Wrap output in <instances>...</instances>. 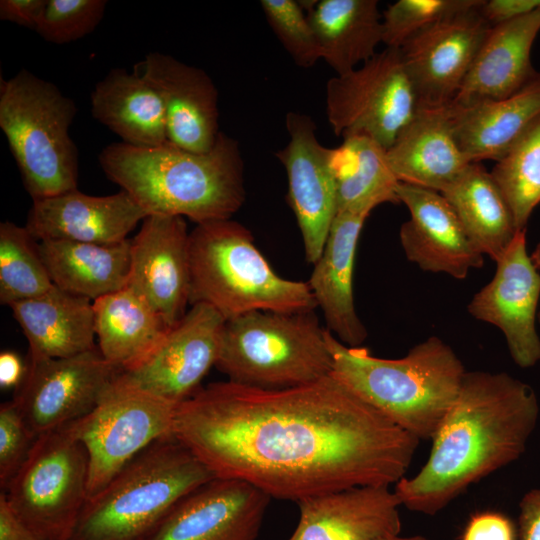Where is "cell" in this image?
<instances>
[{
  "instance_id": "cell-1",
  "label": "cell",
  "mask_w": 540,
  "mask_h": 540,
  "mask_svg": "<svg viewBox=\"0 0 540 540\" xmlns=\"http://www.w3.org/2000/svg\"><path fill=\"white\" fill-rule=\"evenodd\" d=\"M173 437L215 477L296 503L396 484L419 444L332 375L285 389L211 383L177 406Z\"/></svg>"
},
{
  "instance_id": "cell-2",
  "label": "cell",
  "mask_w": 540,
  "mask_h": 540,
  "mask_svg": "<svg viewBox=\"0 0 540 540\" xmlns=\"http://www.w3.org/2000/svg\"><path fill=\"white\" fill-rule=\"evenodd\" d=\"M537 396L506 372L467 371L425 464L394 488L412 512L435 515L470 485L517 460L536 427Z\"/></svg>"
},
{
  "instance_id": "cell-3",
  "label": "cell",
  "mask_w": 540,
  "mask_h": 540,
  "mask_svg": "<svg viewBox=\"0 0 540 540\" xmlns=\"http://www.w3.org/2000/svg\"><path fill=\"white\" fill-rule=\"evenodd\" d=\"M98 160L107 178L149 215L181 216L200 224L231 219L245 201L239 143L224 132L205 153L168 141L156 147L117 142L106 146Z\"/></svg>"
},
{
  "instance_id": "cell-4",
  "label": "cell",
  "mask_w": 540,
  "mask_h": 540,
  "mask_svg": "<svg viewBox=\"0 0 540 540\" xmlns=\"http://www.w3.org/2000/svg\"><path fill=\"white\" fill-rule=\"evenodd\" d=\"M326 342L331 375L419 441L432 439L467 372L454 350L437 336L397 359L347 346L327 329Z\"/></svg>"
},
{
  "instance_id": "cell-5",
  "label": "cell",
  "mask_w": 540,
  "mask_h": 540,
  "mask_svg": "<svg viewBox=\"0 0 540 540\" xmlns=\"http://www.w3.org/2000/svg\"><path fill=\"white\" fill-rule=\"evenodd\" d=\"M189 260V304H207L225 321L253 311L317 308L308 283L278 275L252 233L231 219L197 224L189 235Z\"/></svg>"
},
{
  "instance_id": "cell-6",
  "label": "cell",
  "mask_w": 540,
  "mask_h": 540,
  "mask_svg": "<svg viewBox=\"0 0 540 540\" xmlns=\"http://www.w3.org/2000/svg\"><path fill=\"white\" fill-rule=\"evenodd\" d=\"M214 478L174 437L158 440L87 499L69 540H144L180 500Z\"/></svg>"
},
{
  "instance_id": "cell-7",
  "label": "cell",
  "mask_w": 540,
  "mask_h": 540,
  "mask_svg": "<svg viewBox=\"0 0 540 540\" xmlns=\"http://www.w3.org/2000/svg\"><path fill=\"white\" fill-rule=\"evenodd\" d=\"M215 366L241 385L285 389L330 376L332 357L314 311H253L225 321Z\"/></svg>"
},
{
  "instance_id": "cell-8",
  "label": "cell",
  "mask_w": 540,
  "mask_h": 540,
  "mask_svg": "<svg viewBox=\"0 0 540 540\" xmlns=\"http://www.w3.org/2000/svg\"><path fill=\"white\" fill-rule=\"evenodd\" d=\"M71 98L26 69L0 81V128L33 200L77 189L78 149L69 135Z\"/></svg>"
},
{
  "instance_id": "cell-9",
  "label": "cell",
  "mask_w": 540,
  "mask_h": 540,
  "mask_svg": "<svg viewBox=\"0 0 540 540\" xmlns=\"http://www.w3.org/2000/svg\"><path fill=\"white\" fill-rule=\"evenodd\" d=\"M89 459L69 423L39 435L4 489L41 540H69L88 499Z\"/></svg>"
},
{
  "instance_id": "cell-10",
  "label": "cell",
  "mask_w": 540,
  "mask_h": 540,
  "mask_svg": "<svg viewBox=\"0 0 540 540\" xmlns=\"http://www.w3.org/2000/svg\"><path fill=\"white\" fill-rule=\"evenodd\" d=\"M328 122L337 136H366L389 149L411 121L418 101L400 49L386 47L326 84Z\"/></svg>"
},
{
  "instance_id": "cell-11",
  "label": "cell",
  "mask_w": 540,
  "mask_h": 540,
  "mask_svg": "<svg viewBox=\"0 0 540 540\" xmlns=\"http://www.w3.org/2000/svg\"><path fill=\"white\" fill-rule=\"evenodd\" d=\"M176 408L113 380L90 413L69 423L88 454V498L148 446L173 437Z\"/></svg>"
},
{
  "instance_id": "cell-12",
  "label": "cell",
  "mask_w": 540,
  "mask_h": 540,
  "mask_svg": "<svg viewBox=\"0 0 540 540\" xmlns=\"http://www.w3.org/2000/svg\"><path fill=\"white\" fill-rule=\"evenodd\" d=\"M224 323L213 307L191 305L148 356L120 371L114 381L178 406L201 388L215 366Z\"/></svg>"
},
{
  "instance_id": "cell-13",
  "label": "cell",
  "mask_w": 540,
  "mask_h": 540,
  "mask_svg": "<svg viewBox=\"0 0 540 540\" xmlns=\"http://www.w3.org/2000/svg\"><path fill=\"white\" fill-rule=\"evenodd\" d=\"M119 372L96 348L65 358L29 359L12 401L37 438L90 413Z\"/></svg>"
},
{
  "instance_id": "cell-14",
  "label": "cell",
  "mask_w": 540,
  "mask_h": 540,
  "mask_svg": "<svg viewBox=\"0 0 540 540\" xmlns=\"http://www.w3.org/2000/svg\"><path fill=\"white\" fill-rule=\"evenodd\" d=\"M289 142L276 153L286 170L288 198L301 233L305 257H320L337 214L335 148L323 146L308 115H286Z\"/></svg>"
},
{
  "instance_id": "cell-15",
  "label": "cell",
  "mask_w": 540,
  "mask_h": 540,
  "mask_svg": "<svg viewBox=\"0 0 540 540\" xmlns=\"http://www.w3.org/2000/svg\"><path fill=\"white\" fill-rule=\"evenodd\" d=\"M495 263L492 279L472 297L467 310L503 333L517 366L532 367L540 361V273L527 252L526 229L517 232Z\"/></svg>"
},
{
  "instance_id": "cell-16",
  "label": "cell",
  "mask_w": 540,
  "mask_h": 540,
  "mask_svg": "<svg viewBox=\"0 0 540 540\" xmlns=\"http://www.w3.org/2000/svg\"><path fill=\"white\" fill-rule=\"evenodd\" d=\"M482 3L446 18L400 48L418 107H445L455 99L492 26L480 12Z\"/></svg>"
},
{
  "instance_id": "cell-17",
  "label": "cell",
  "mask_w": 540,
  "mask_h": 540,
  "mask_svg": "<svg viewBox=\"0 0 540 540\" xmlns=\"http://www.w3.org/2000/svg\"><path fill=\"white\" fill-rule=\"evenodd\" d=\"M270 497L216 477L180 500L144 540H256Z\"/></svg>"
},
{
  "instance_id": "cell-18",
  "label": "cell",
  "mask_w": 540,
  "mask_h": 540,
  "mask_svg": "<svg viewBox=\"0 0 540 540\" xmlns=\"http://www.w3.org/2000/svg\"><path fill=\"white\" fill-rule=\"evenodd\" d=\"M189 235L184 217L152 214L131 239L127 286L143 295L170 328L189 304Z\"/></svg>"
},
{
  "instance_id": "cell-19",
  "label": "cell",
  "mask_w": 540,
  "mask_h": 540,
  "mask_svg": "<svg viewBox=\"0 0 540 540\" xmlns=\"http://www.w3.org/2000/svg\"><path fill=\"white\" fill-rule=\"evenodd\" d=\"M397 196L410 213L399 231L406 258L421 270L463 280L480 269L484 255L465 232L454 210L438 191L399 183Z\"/></svg>"
},
{
  "instance_id": "cell-20",
  "label": "cell",
  "mask_w": 540,
  "mask_h": 540,
  "mask_svg": "<svg viewBox=\"0 0 540 540\" xmlns=\"http://www.w3.org/2000/svg\"><path fill=\"white\" fill-rule=\"evenodd\" d=\"M134 69L162 99L168 142L195 153L210 151L221 132L218 91L210 76L160 52L148 53Z\"/></svg>"
},
{
  "instance_id": "cell-21",
  "label": "cell",
  "mask_w": 540,
  "mask_h": 540,
  "mask_svg": "<svg viewBox=\"0 0 540 540\" xmlns=\"http://www.w3.org/2000/svg\"><path fill=\"white\" fill-rule=\"evenodd\" d=\"M299 521L287 540H392L400 535V500L390 486H360L297 502Z\"/></svg>"
},
{
  "instance_id": "cell-22",
  "label": "cell",
  "mask_w": 540,
  "mask_h": 540,
  "mask_svg": "<svg viewBox=\"0 0 540 540\" xmlns=\"http://www.w3.org/2000/svg\"><path fill=\"white\" fill-rule=\"evenodd\" d=\"M149 214L126 191L106 196L84 194L78 189L33 200L26 229L36 241L68 240L117 244Z\"/></svg>"
},
{
  "instance_id": "cell-23",
  "label": "cell",
  "mask_w": 540,
  "mask_h": 540,
  "mask_svg": "<svg viewBox=\"0 0 540 540\" xmlns=\"http://www.w3.org/2000/svg\"><path fill=\"white\" fill-rule=\"evenodd\" d=\"M369 216L365 212H338L307 282L327 330L340 342L359 347L367 338L353 296V271L357 244Z\"/></svg>"
},
{
  "instance_id": "cell-24",
  "label": "cell",
  "mask_w": 540,
  "mask_h": 540,
  "mask_svg": "<svg viewBox=\"0 0 540 540\" xmlns=\"http://www.w3.org/2000/svg\"><path fill=\"white\" fill-rule=\"evenodd\" d=\"M540 32V10L492 25L455 99L454 106L504 99L539 73L531 49Z\"/></svg>"
},
{
  "instance_id": "cell-25",
  "label": "cell",
  "mask_w": 540,
  "mask_h": 540,
  "mask_svg": "<svg viewBox=\"0 0 540 540\" xmlns=\"http://www.w3.org/2000/svg\"><path fill=\"white\" fill-rule=\"evenodd\" d=\"M389 166L400 183L442 192L471 163L455 138L450 105L418 107L386 150Z\"/></svg>"
},
{
  "instance_id": "cell-26",
  "label": "cell",
  "mask_w": 540,
  "mask_h": 540,
  "mask_svg": "<svg viewBox=\"0 0 540 540\" xmlns=\"http://www.w3.org/2000/svg\"><path fill=\"white\" fill-rule=\"evenodd\" d=\"M29 344V359L65 358L95 349L93 301L55 285L9 306Z\"/></svg>"
},
{
  "instance_id": "cell-27",
  "label": "cell",
  "mask_w": 540,
  "mask_h": 540,
  "mask_svg": "<svg viewBox=\"0 0 540 540\" xmlns=\"http://www.w3.org/2000/svg\"><path fill=\"white\" fill-rule=\"evenodd\" d=\"M455 138L471 163L499 160L540 116V72L500 100L459 107L450 104Z\"/></svg>"
},
{
  "instance_id": "cell-28",
  "label": "cell",
  "mask_w": 540,
  "mask_h": 540,
  "mask_svg": "<svg viewBox=\"0 0 540 540\" xmlns=\"http://www.w3.org/2000/svg\"><path fill=\"white\" fill-rule=\"evenodd\" d=\"M90 103L92 116L123 143L156 147L168 141L162 99L136 69H111L95 85Z\"/></svg>"
},
{
  "instance_id": "cell-29",
  "label": "cell",
  "mask_w": 540,
  "mask_h": 540,
  "mask_svg": "<svg viewBox=\"0 0 540 540\" xmlns=\"http://www.w3.org/2000/svg\"><path fill=\"white\" fill-rule=\"evenodd\" d=\"M38 248L53 285L68 293L95 301L128 285L131 239L110 245L42 240Z\"/></svg>"
},
{
  "instance_id": "cell-30",
  "label": "cell",
  "mask_w": 540,
  "mask_h": 540,
  "mask_svg": "<svg viewBox=\"0 0 540 540\" xmlns=\"http://www.w3.org/2000/svg\"><path fill=\"white\" fill-rule=\"evenodd\" d=\"M95 334L103 358L119 371L148 356L170 327L133 288H125L93 301Z\"/></svg>"
},
{
  "instance_id": "cell-31",
  "label": "cell",
  "mask_w": 540,
  "mask_h": 540,
  "mask_svg": "<svg viewBox=\"0 0 540 540\" xmlns=\"http://www.w3.org/2000/svg\"><path fill=\"white\" fill-rule=\"evenodd\" d=\"M307 17L321 59L336 75L367 62L382 43V15L376 0H321L311 5Z\"/></svg>"
},
{
  "instance_id": "cell-32",
  "label": "cell",
  "mask_w": 540,
  "mask_h": 540,
  "mask_svg": "<svg viewBox=\"0 0 540 540\" xmlns=\"http://www.w3.org/2000/svg\"><path fill=\"white\" fill-rule=\"evenodd\" d=\"M470 240L494 262L519 231L499 187L480 163L467 168L442 192Z\"/></svg>"
},
{
  "instance_id": "cell-33",
  "label": "cell",
  "mask_w": 540,
  "mask_h": 540,
  "mask_svg": "<svg viewBox=\"0 0 540 540\" xmlns=\"http://www.w3.org/2000/svg\"><path fill=\"white\" fill-rule=\"evenodd\" d=\"M337 213H369L384 203L399 204L397 187L386 149L366 136L343 139L335 148Z\"/></svg>"
},
{
  "instance_id": "cell-34",
  "label": "cell",
  "mask_w": 540,
  "mask_h": 540,
  "mask_svg": "<svg viewBox=\"0 0 540 540\" xmlns=\"http://www.w3.org/2000/svg\"><path fill=\"white\" fill-rule=\"evenodd\" d=\"M512 212L518 230H525L540 203V116L490 171Z\"/></svg>"
},
{
  "instance_id": "cell-35",
  "label": "cell",
  "mask_w": 540,
  "mask_h": 540,
  "mask_svg": "<svg viewBox=\"0 0 540 540\" xmlns=\"http://www.w3.org/2000/svg\"><path fill=\"white\" fill-rule=\"evenodd\" d=\"M53 283L36 241L26 227L0 223V303L12 304L47 292Z\"/></svg>"
},
{
  "instance_id": "cell-36",
  "label": "cell",
  "mask_w": 540,
  "mask_h": 540,
  "mask_svg": "<svg viewBox=\"0 0 540 540\" xmlns=\"http://www.w3.org/2000/svg\"><path fill=\"white\" fill-rule=\"evenodd\" d=\"M483 0H398L382 14V43L400 49L417 34Z\"/></svg>"
},
{
  "instance_id": "cell-37",
  "label": "cell",
  "mask_w": 540,
  "mask_h": 540,
  "mask_svg": "<svg viewBox=\"0 0 540 540\" xmlns=\"http://www.w3.org/2000/svg\"><path fill=\"white\" fill-rule=\"evenodd\" d=\"M261 8L276 37L302 68H311L321 59L313 28L300 2L294 0H261Z\"/></svg>"
},
{
  "instance_id": "cell-38",
  "label": "cell",
  "mask_w": 540,
  "mask_h": 540,
  "mask_svg": "<svg viewBox=\"0 0 540 540\" xmlns=\"http://www.w3.org/2000/svg\"><path fill=\"white\" fill-rule=\"evenodd\" d=\"M106 6V0H48L35 31L50 43L73 42L99 25Z\"/></svg>"
},
{
  "instance_id": "cell-39",
  "label": "cell",
  "mask_w": 540,
  "mask_h": 540,
  "mask_svg": "<svg viewBox=\"0 0 540 540\" xmlns=\"http://www.w3.org/2000/svg\"><path fill=\"white\" fill-rule=\"evenodd\" d=\"M36 437L13 401L0 406V486L4 490L27 458Z\"/></svg>"
},
{
  "instance_id": "cell-40",
  "label": "cell",
  "mask_w": 540,
  "mask_h": 540,
  "mask_svg": "<svg viewBox=\"0 0 540 540\" xmlns=\"http://www.w3.org/2000/svg\"><path fill=\"white\" fill-rule=\"evenodd\" d=\"M514 523L496 511L473 514L461 534L460 540H516Z\"/></svg>"
},
{
  "instance_id": "cell-41",
  "label": "cell",
  "mask_w": 540,
  "mask_h": 540,
  "mask_svg": "<svg viewBox=\"0 0 540 540\" xmlns=\"http://www.w3.org/2000/svg\"><path fill=\"white\" fill-rule=\"evenodd\" d=\"M48 0H1L0 19L36 30Z\"/></svg>"
},
{
  "instance_id": "cell-42",
  "label": "cell",
  "mask_w": 540,
  "mask_h": 540,
  "mask_svg": "<svg viewBox=\"0 0 540 540\" xmlns=\"http://www.w3.org/2000/svg\"><path fill=\"white\" fill-rule=\"evenodd\" d=\"M540 10V0H489L483 1L480 12L491 24L496 25Z\"/></svg>"
},
{
  "instance_id": "cell-43",
  "label": "cell",
  "mask_w": 540,
  "mask_h": 540,
  "mask_svg": "<svg viewBox=\"0 0 540 540\" xmlns=\"http://www.w3.org/2000/svg\"><path fill=\"white\" fill-rule=\"evenodd\" d=\"M520 540H540V488L527 492L519 503Z\"/></svg>"
},
{
  "instance_id": "cell-44",
  "label": "cell",
  "mask_w": 540,
  "mask_h": 540,
  "mask_svg": "<svg viewBox=\"0 0 540 540\" xmlns=\"http://www.w3.org/2000/svg\"><path fill=\"white\" fill-rule=\"evenodd\" d=\"M0 540H41L0 494Z\"/></svg>"
},
{
  "instance_id": "cell-45",
  "label": "cell",
  "mask_w": 540,
  "mask_h": 540,
  "mask_svg": "<svg viewBox=\"0 0 540 540\" xmlns=\"http://www.w3.org/2000/svg\"><path fill=\"white\" fill-rule=\"evenodd\" d=\"M26 372L21 358L12 351H3L0 354V386L7 389L17 388L22 382Z\"/></svg>"
},
{
  "instance_id": "cell-46",
  "label": "cell",
  "mask_w": 540,
  "mask_h": 540,
  "mask_svg": "<svg viewBox=\"0 0 540 540\" xmlns=\"http://www.w3.org/2000/svg\"><path fill=\"white\" fill-rule=\"evenodd\" d=\"M530 256H531V259H532L534 265L538 269H540V241L538 242V244L536 245L535 249L530 254Z\"/></svg>"
},
{
  "instance_id": "cell-47",
  "label": "cell",
  "mask_w": 540,
  "mask_h": 540,
  "mask_svg": "<svg viewBox=\"0 0 540 540\" xmlns=\"http://www.w3.org/2000/svg\"><path fill=\"white\" fill-rule=\"evenodd\" d=\"M392 540H429V539L421 535H412V536H407V537H402L399 535L393 538Z\"/></svg>"
},
{
  "instance_id": "cell-48",
  "label": "cell",
  "mask_w": 540,
  "mask_h": 540,
  "mask_svg": "<svg viewBox=\"0 0 540 540\" xmlns=\"http://www.w3.org/2000/svg\"><path fill=\"white\" fill-rule=\"evenodd\" d=\"M538 321L540 323V311L538 312Z\"/></svg>"
}]
</instances>
